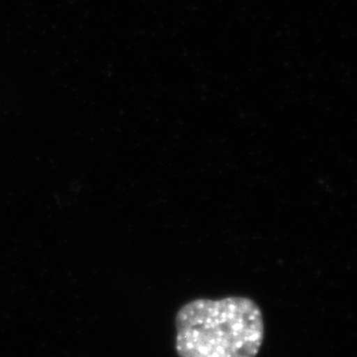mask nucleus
<instances>
[{
  "instance_id": "f257e3e1",
  "label": "nucleus",
  "mask_w": 357,
  "mask_h": 357,
  "mask_svg": "<svg viewBox=\"0 0 357 357\" xmlns=\"http://www.w3.org/2000/svg\"><path fill=\"white\" fill-rule=\"evenodd\" d=\"M175 328L178 357H257L265 340L263 311L246 296L190 301Z\"/></svg>"
}]
</instances>
